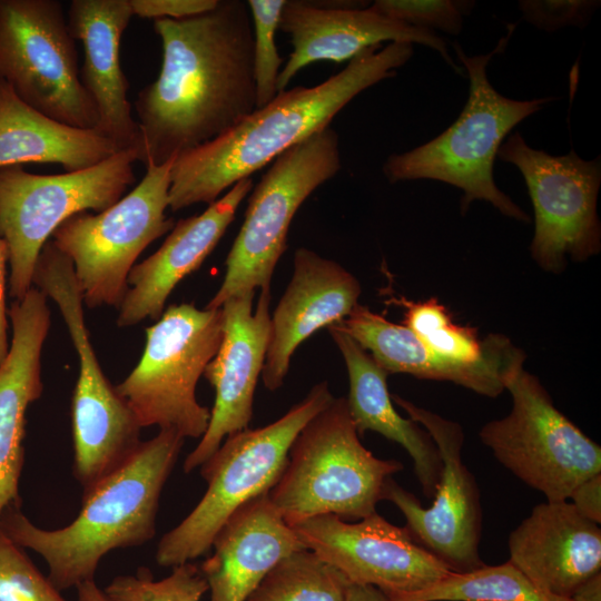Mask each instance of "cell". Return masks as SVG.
<instances>
[{
	"label": "cell",
	"instance_id": "1",
	"mask_svg": "<svg viewBox=\"0 0 601 601\" xmlns=\"http://www.w3.org/2000/svg\"><path fill=\"white\" fill-rule=\"evenodd\" d=\"M154 29L161 68L135 101L138 160L146 167L223 136L256 109L247 1L218 0L199 16L155 20Z\"/></svg>",
	"mask_w": 601,
	"mask_h": 601
},
{
	"label": "cell",
	"instance_id": "2",
	"mask_svg": "<svg viewBox=\"0 0 601 601\" xmlns=\"http://www.w3.org/2000/svg\"><path fill=\"white\" fill-rule=\"evenodd\" d=\"M413 56V45L374 46L314 87L284 90L223 136L178 156L171 166L169 209L213 204L280 154L328 127L357 95L387 78Z\"/></svg>",
	"mask_w": 601,
	"mask_h": 601
},
{
	"label": "cell",
	"instance_id": "3",
	"mask_svg": "<svg viewBox=\"0 0 601 601\" xmlns=\"http://www.w3.org/2000/svg\"><path fill=\"white\" fill-rule=\"evenodd\" d=\"M184 440L174 431L159 430L142 441L126 463L83 492L79 514L63 528H39L20 506L11 505L0 515V531L42 556L59 591L91 581L108 552L154 538L160 494Z\"/></svg>",
	"mask_w": 601,
	"mask_h": 601
},
{
	"label": "cell",
	"instance_id": "4",
	"mask_svg": "<svg viewBox=\"0 0 601 601\" xmlns=\"http://www.w3.org/2000/svg\"><path fill=\"white\" fill-rule=\"evenodd\" d=\"M511 32L486 55L470 57L454 45L470 79L467 101L459 118L441 135L412 150L387 157L382 170L390 183L439 180L463 191L462 215L474 200H485L508 217L530 221L529 215L496 186L493 164L506 135L554 98L510 99L489 81L486 67L505 48Z\"/></svg>",
	"mask_w": 601,
	"mask_h": 601
},
{
	"label": "cell",
	"instance_id": "5",
	"mask_svg": "<svg viewBox=\"0 0 601 601\" xmlns=\"http://www.w3.org/2000/svg\"><path fill=\"white\" fill-rule=\"evenodd\" d=\"M402 470L361 443L346 397H334L296 436L268 495L290 526L324 514L362 520L376 512L385 481Z\"/></svg>",
	"mask_w": 601,
	"mask_h": 601
},
{
	"label": "cell",
	"instance_id": "6",
	"mask_svg": "<svg viewBox=\"0 0 601 601\" xmlns=\"http://www.w3.org/2000/svg\"><path fill=\"white\" fill-rule=\"evenodd\" d=\"M333 398L328 383L323 381L277 421L227 436L200 466L207 482L205 494L177 526L161 536L157 563L174 568L206 554L228 518L277 483L296 436Z\"/></svg>",
	"mask_w": 601,
	"mask_h": 601
},
{
	"label": "cell",
	"instance_id": "7",
	"mask_svg": "<svg viewBox=\"0 0 601 601\" xmlns=\"http://www.w3.org/2000/svg\"><path fill=\"white\" fill-rule=\"evenodd\" d=\"M223 312L194 303L170 305L146 328L140 361L116 390L142 427L158 426L181 437H201L210 410L196 386L223 338Z\"/></svg>",
	"mask_w": 601,
	"mask_h": 601
},
{
	"label": "cell",
	"instance_id": "8",
	"mask_svg": "<svg viewBox=\"0 0 601 601\" xmlns=\"http://www.w3.org/2000/svg\"><path fill=\"white\" fill-rule=\"evenodd\" d=\"M339 138L329 126L270 162L252 189L244 221L226 258L224 280L206 308L270 288L293 218L315 189L341 169Z\"/></svg>",
	"mask_w": 601,
	"mask_h": 601
},
{
	"label": "cell",
	"instance_id": "9",
	"mask_svg": "<svg viewBox=\"0 0 601 601\" xmlns=\"http://www.w3.org/2000/svg\"><path fill=\"white\" fill-rule=\"evenodd\" d=\"M136 149H125L87 169L36 175L22 166L0 167V237L9 249V295L21 299L32 287L38 257L69 217L101 213L135 181Z\"/></svg>",
	"mask_w": 601,
	"mask_h": 601
},
{
	"label": "cell",
	"instance_id": "10",
	"mask_svg": "<svg viewBox=\"0 0 601 601\" xmlns=\"http://www.w3.org/2000/svg\"><path fill=\"white\" fill-rule=\"evenodd\" d=\"M524 361L505 377L511 412L483 425L479 436L505 469L546 501H564L581 482L601 473V447L555 407Z\"/></svg>",
	"mask_w": 601,
	"mask_h": 601
},
{
	"label": "cell",
	"instance_id": "11",
	"mask_svg": "<svg viewBox=\"0 0 601 601\" xmlns=\"http://www.w3.org/2000/svg\"><path fill=\"white\" fill-rule=\"evenodd\" d=\"M174 161L147 166L140 183L109 208L72 215L53 231L51 240L71 260L87 307H119L139 255L174 227L166 215Z\"/></svg>",
	"mask_w": 601,
	"mask_h": 601
},
{
	"label": "cell",
	"instance_id": "12",
	"mask_svg": "<svg viewBox=\"0 0 601 601\" xmlns=\"http://www.w3.org/2000/svg\"><path fill=\"white\" fill-rule=\"evenodd\" d=\"M0 80L59 122L98 128V111L82 86L60 1L0 0Z\"/></svg>",
	"mask_w": 601,
	"mask_h": 601
},
{
	"label": "cell",
	"instance_id": "13",
	"mask_svg": "<svg viewBox=\"0 0 601 601\" xmlns=\"http://www.w3.org/2000/svg\"><path fill=\"white\" fill-rule=\"evenodd\" d=\"M496 157L514 165L524 178L534 210L530 249L541 268L560 273L568 256L583 262L600 252V157L588 161L574 150L552 156L530 147L520 132L500 146Z\"/></svg>",
	"mask_w": 601,
	"mask_h": 601
},
{
	"label": "cell",
	"instance_id": "14",
	"mask_svg": "<svg viewBox=\"0 0 601 601\" xmlns=\"http://www.w3.org/2000/svg\"><path fill=\"white\" fill-rule=\"evenodd\" d=\"M391 397L428 432L440 452L442 472L430 508H424L392 476L384 483L382 500L397 506L412 538L451 571L464 573L482 568L481 497L475 477L462 460V426L398 395Z\"/></svg>",
	"mask_w": 601,
	"mask_h": 601
},
{
	"label": "cell",
	"instance_id": "15",
	"mask_svg": "<svg viewBox=\"0 0 601 601\" xmlns=\"http://www.w3.org/2000/svg\"><path fill=\"white\" fill-rule=\"evenodd\" d=\"M292 528L306 549L351 583L376 587L390 601L422 591L453 572L405 526L390 523L377 512L355 523L333 514L317 515Z\"/></svg>",
	"mask_w": 601,
	"mask_h": 601
},
{
	"label": "cell",
	"instance_id": "16",
	"mask_svg": "<svg viewBox=\"0 0 601 601\" xmlns=\"http://www.w3.org/2000/svg\"><path fill=\"white\" fill-rule=\"evenodd\" d=\"M59 311L79 359L71 401L72 471L86 492L137 451L142 442L141 426L100 367L86 326L82 303L66 300Z\"/></svg>",
	"mask_w": 601,
	"mask_h": 601
},
{
	"label": "cell",
	"instance_id": "17",
	"mask_svg": "<svg viewBox=\"0 0 601 601\" xmlns=\"http://www.w3.org/2000/svg\"><path fill=\"white\" fill-rule=\"evenodd\" d=\"M254 296H235L220 307L223 338L204 372L215 388V403L205 434L184 462L186 473L201 466L227 436L248 428L270 338V288L260 289L253 313Z\"/></svg>",
	"mask_w": 601,
	"mask_h": 601
},
{
	"label": "cell",
	"instance_id": "18",
	"mask_svg": "<svg viewBox=\"0 0 601 601\" xmlns=\"http://www.w3.org/2000/svg\"><path fill=\"white\" fill-rule=\"evenodd\" d=\"M278 30L289 36L292 52L282 68L278 92L305 67L317 61H351L365 49L383 41L408 42L437 51L456 72L462 70L450 55L446 42L433 31L387 18L370 7L324 6L286 0Z\"/></svg>",
	"mask_w": 601,
	"mask_h": 601
},
{
	"label": "cell",
	"instance_id": "19",
	"mask_svg": "<svg viewBox=\"0 0 601 601\" xmlns=\"http://www.w3.org/2000/svg\"><path fill=\"white\" fill-rule=\"evenodd\" d=\"M361 284L338 263L299 247L290 282L270 317V338L262 371L268 391L278 390L295 349L323 327L339 323L358 304Z\"/></svg>",
	"mask_w": 601,
	"mask_h": 601
},
{
	"label": "cell",
	"instance_id": "20",
	"mask_svg": "<svg viewBox=\"0 0 601 601\" xmlns=\"http://www.w3.org/2000/svg\"><path fill=\"white\" fill-rule=\"evenodd\" d=\"M253 187L252 178L243 179L204 213L178 220L161 246L131 268L127 292L118 307L119 327L161 316L174 288L210 255Z\"/></svg>",
	"mask_w": 601,
	"mask_h": 601
},
{
	"label": "cell",
	"instance_id": "21",
	"mask_svg": "<svg viewBox=\"0 0 601 601\" xmlns=\"http://www.w3.org/2000/svg\"><path fill=\"white\" fill-rule=\"evenodd\" d=\"M509 562L543 591L569 599L601 572V529L569 500L535 505L509 535Z\"/></svg>",
	"mask_w": 601,
	"mask_h": 601
},
{
	"label": "cell",
	"instance_id": "22",
	"mask_svg": "<svg viewBox=\"0 0 601 601\" xmlns=\"http://www.w3.org/2000/svg\"><path fill=\"white\" fill-rule=\"evenodd\" d=\"M12 341L0 365V515L20 505L26 412L43 390L41 352L50 328L46 295L36 287L8 309Z\"/></svg>",
	"mask_w": 601,
	"mask_h": 601
},
{
	"label": "cell",
	"instance_id": "23",
	"mask_svg": "<svg viewBox=\"0 0 601 601\" xmlns=\"http://www.w3.org/2000/svg\"><path fill=\"white\" fill-rule=\"evenodd\" d=\"M335 325L370 352L388 374L403 373L424 380L449 381L487 397H496L505 390V377L510 370L526 357L505 337L495 351L481 361L452 362L434 353L406 326L390 322L361 304Z\"/></svg>",
	"mask_w": 601,
	"mask_h": 601
},
{
	"label": "cell",
	"instance_id": "24",
	"mask_svg": "<svg viewBox=\"0 0 601 601\" xmlns=\"http://www.w3.org/2000/svg\"><path fill=\"white\" fill-rule=\"evenodd\" d=\"M132 17L129 0H72L68 11L71 36L83 48L80 79L98 111L97 129L118 151L139 147V126L120 63L121 37Z\"/></svg>",
	"mask_w": 601,
	"mask_h": 601
},
{
	"label": "cell",
	"instance_id": "25",
	"mask_svg": "<svg viewBox=\"0 0 601 601\" xmlns=\"http://www.w3.org/2000/svg\"><path fill=\"white\" fill-rule=\"evenodd\" d=\"M200 571L210 601H246L284 558L306 549L268 492L239 506L217 532Z\"/></svg>",
	"mask_w": 601,
	"mask_h": 601
},
{
	"label": "cell",
	"instance_id": "26",
	"mask_svg": "<svg viewBox=\"0 0 601 601\" xmlns=\"http://www.w3.org/2000/svg\"><path fill=\"white\" fill-rule=\"evenodd\" d=\"M327 329L347 368L346 401L358 435L374 431L403 446L413 460L424 495L432 499L442 472V460L433 439L417 422L401 416L394 408L386 382L388 373L335 324Z\"/></svg>",
	"mask_w": 601,
	"mask_h": 601
},
{
	"label": "cell",
	"instance_id": "27",
	"mask_svg": "<svg viewBox=\"0 0 601 601\" xmlns=\"http://www.w3.org/2000/svg\"><path fill=\"white\" fill-rule=\"evenodd\" d=\"M116 152L112 140L98 129L59 122L28 106L0 80V167L58 164L77 171Z\"/></svg>",
	"mask_w": 601,
	"mask_h": 601
},
{
	"label": "cell",
	"instance_id": "28",
	"mask_svg": "<svg viewBox=\"0 0 601 601\" xmlns=\"http://www.w3.org/2000/svg\"><path fill=\"white\" fill-rule=\"evenodd\" d=\"M395 601H571L536 587L509 561L456 573Z\"/></svg>",
	"mask_w": 601,
	"mask_h": 601
},
{
	"label": "cell",
	"instance_id": "29",
	"mask_svg": "<svg viewBox=\"0 0 601 601\" xmlns=\"http://www.w3.org/2000/svg\"><path fill=\"white\" fill-rule=\"evenodd\" d=\"M351 582L308 549L280 560L246 601H344Z\"/></svg>",
	"mask_w": 601,
	"mask_h": 601
},
{
	"label": "cell",
	"instance_id": "30",
	"mask_svg": "<svg viewBox=\"0 0 601 601\" xmlns=\"http://www.w3.org/2000/svg\"><path fill=\"white\" fill-rule=\"evenodd\" d=\"M404 308V326L439 356L457 363H475L489 356L506 336L490 334L480 339L476 328L453 322L437 298L423 302L392 298Z\"/></svg>",
	"mask_w": 601,
	"mask_h": 601
},
{
	"label": "cell",
	"instance_id": "31",
	"mask_svg": "<svg viewBox=\"0 0 601 601\" xmlns=\"http://www.w3.org/2000/svg\"><path fill=\"white\" fill-rule=\"evenodd\" d=\"M104 591L111 601H200L208 584L200 569L186 562L160 580H155L147 569L118 575Z\"/></svg>",
	"mask_w": 601,
	"mask_h": 601
},
{
	"label": "cell",
	"instance_id": "32",
	"mask_svg": "<svg viewBox=\"0 0 601 601\" xmlns=\"http://www.w3.org/2000/svg\"><path fill=\"white\" fill-rule=\"evenodd\" d=\"M286 0H248L253 26V73L256 109L268 105L277 95L283 59L276 46V31Z\"/></svg>",
	"mask_w": 601,
	"mask_h": 601
},
{
	"label": "cell",
	"instance_id": "33",
	"mask_svg": "<svg viewBox=\"0 0 601 601\" xmlns=\"http://www.w3.org/2000/svg\"><path fill=\"white\" fill-rule=\"evenodd\" d=\"M0 601H66L22 548L0 531Z\"/></svg>",
	"mask_w": 601,
	"mask_h": 601
},
{
	"label": "cell",
	"instance_id": "34",
	"mask_svg": "<svg viewBox=\"0 0 601 601\" xmlns=\"http://www.w3.org/2000/svg\"><path fill=\"white\" fill-rule=\"evenodd\" d=\"M473 4L472 1L453 0H376L370 8L412 27L459 35L463 29V17Z\"/></svg>",
	"mask_w": 601,
	"mask_h": 601
},
{
	"label": "cell",
	"instance_id": "35",
	"mask_svg": "<svg viewBox=\"0 0 601 601\" xmlns=\"http://www.w3.org/2000/svg\"><path fill=\"white\" fill-rule=\"evenodd\" d=\"M600 6L595 0H521L523 18L538 29L553 32L561 28L585 27Z\"/></svg>",
	"mask_w": 601,
	"mask_h": 601
},
{
	"label": "cell",
	"instance_id": "36",
	"mask_svg": "<svg viewBox=\"0 0 601 601\" xmlns=\"http://www.w3.org/2000/svg\"><path fill=\"white\" fill-rule=\"evenodd\" d=\"M134 16L142 19H186L214 9L218 0H129Z\"/></svg>",
	"mask_w": 601,
	"mask_h": 601
},
{
	"label": "cell",
	"instance_id": "37",
	"mask_svg": "<svg viewBox=\"0 0 601 601\" xmlns=\"http://www.w3.org/2000/svg\"><path fill=\"white\" fill-rule=\"evenodd\" d=\"M568 500L574 509L588 520L601 523V473L581 482L571 492Z\"/></svg>",
	"mask_w": 601,
	"mask_h": 601
},
{
	"label": "cell",
	"instance_id": "38",
	"mask_svg": "<svg viewBox=\"0 0 601 601\" xmlns=\"http://www.w3.org/2000/svg\"><path fill=\"white\" fill-rule=\"evenodd\" d=\"M9 263V249L7 243L0 237V365L4 361L8 351V309L6 307V276Z\"/></svg>",
	"mask_w": 601,
	"mask_h": 601
},
{
	"label": "cell",
	"instance_id": "39",
	"mask_svg": "<svg viewBox=\"0 0 601 601\" xmlns=\"http://www.w3.org/2000/svg\"><path fill=\"white\" fill-rule=\"evenodd\" d=\"M344 601H390L376 587L349 583Z\"/></svg>",
	"mask_w": 601,
	"mask_h": 601
},
{
	"label": "cell",
	"instance_id": "40",
	"mask_svg": "<svg viewBox=\"0 0 601 601\" xmlns=\"http://www.w3.org/2000/svg\"><path fill=\"white\" fill-rule=\"evenodd\" d=\"M569 599L571 601H601V572L580 584Z\"/></svg>",
	"mask_w": 601,
	"mask_h": 601
},
{
	"label": "cell",
	"instance_id": "41",
	"mask_svg": "<svg viewBox=\"0 0 601 601\" xmlns=\"http://www.w3.org/2000/svg\"><path fill=\"white\" fill-rule=\"evenodd\" d=\"M78 601H111L95 580L83 582L77 588Z\"/></svg>",
	"mask_w": 601,
	"mask_h": 601
}]
</instances>
